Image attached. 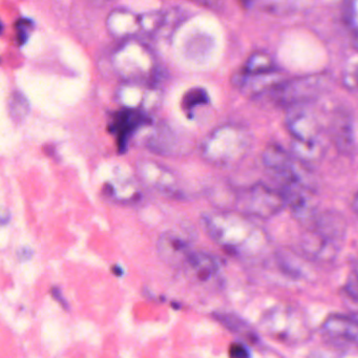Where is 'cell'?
I'll return each instance as SVG.
<instances>
[{"label": "cell", "mask_w": 358, "mask_h": 358, "mask_svg": "<svg viewBox=\"0 0 358 358\" xmlns=\"http://www.w3.org/2000/svg\"><path fill=\"white\" fill-rule=\"evenodd\" d=\"M203 223L209 236L234 257H257L269 247L265 229L241 211L209 213L203 217Z\"/></svg>", "instance_id": "6da1fadb"}, {"label": "cell", "mask_w": 358, "mask_h": 358, "mask_svg": "<svg viewBox=\"0 0 358 358\" xmlns=\"http://www.w3.org/2000/svg\"><path fill=\"white\" fill-rule=\"evenodd\" d=\"M347 231V221L341 213L334 210L318 213L301 236V252L310 261L331 263L341 253Z\"/></svg>", "instance_id": "7a4b0ae2"}, {"label": "cell", "mask_w": 358, "mask_h": 358, "mask_svg": "<svg viewBox=\"0 0 358 358\" xmlns=\"http://www.w3.org/2000/svg\"><path fill=\"white\" fill-rule=\"evenodd\" d=\"M287 131L292 137V154L308 164L322 158V124L313 108V102L296 104L287 108L285 118Z\"/></svg>", "instance_id": "3957f363"}, {"label": "cell", "mask_w": 358, "mask_h": 358, "mask_svg": "<svg viewBox=\"0 0 358 358\" xmlns=\"http://www.w3.org/2000/svg\"><path fill=\"white\" fill-rule=\"evenodd\" d=\"M252 145L248 129L228 123L213 129L203 141V158L217 167H231L242 162Z\"/></svg>", "instance_id": "277c9868"}, {"label": "cell", "mask_w": 358, "mask_h": 358, "mask_svg": "<svg viewBox=\"0 0 358 358\" xmlns=\"http://www.w3.org/2000/svg\"><path fill=\"white\" fill-rule=\"evenodd\" d=\"M113 68L123 81L155 83L158 73L156 55L137 38L124 41L113 54Z\"/></svg>", "instance_id": "5b68a950"}, {"label": "cell", "mask_w": 358, "mask_h": 358, "mask_svg": "<svg viewBox=\"0 0 358 358\" xmlns=\"http://www.w3.org/2000/svg\"><path fill=\"white\" fill-rule=\"evenodd\" d=\"M261 328L275 341L288 345L305 343L311 336V329L305 314L288 305L274 306L262 316Z\"/></svg>", "instance_id": "8992f818"}, {"label": "cell", "mask_w": 358, "mask_h": 358, "mask_svg": "<svg viewBox=\"0 0 358 358\" xmlns=\"http://www.w3.org/2000/svg\"><path fill=\"white\" fill-rule=\"evenodd\" d=\"M330 85V78L326 75H308L293 79H284L268 96L275 106L288 108L292 106L314 102Z\"/></svg>", "instance_id": "52a82bcc"}, {"label": "cell", "mask_w": 358, "mask_h": 358, "mask_svg": "<svg viewBox=\"0 0 358 358\" xmlns=\"http://www.w3.org/2000/svg\"><path fill=\"white\" fill-rule=\"evenodd\" d=\"M238 205L241 213L262 220L271 219L287 207L280 188L263 182H257L242 190L238 196Z\"/></svg>", "instance_id": "ba28073f"}, {"label": "cell", "mask_w": 358, "mask_h": 358, "mask_svg": "<svg viewBox=\"0 0 358 358\" xmlns=\"http://www.w3.org/2000/svg\"><path fill=\"white\" fill-rule=\"evenodd\" d=\"M117 96L123 108L146 114L157 110L162 101V92L155 83L123 81Z\"/></svg>", "instance_id": "9c48e42d"}, {"label": "cell", "mask_w": 358, "mask_h": 358, "mask_svg": "<svg viewBox=\"0 0 358 358\" xmlns=\"http://www.w3.org/2000/svg\"><path fill=\"white\" fill-rule=\"evenodd\" d=\"M322 334L333 347L358 352V318L331 314L322 322Z\"/></svg>", "instance_id": "30bf717a"}, {"label": "cell", "mask_w": 358, "mask_h": 358, "mask_svg": "<svg viewBox=\"0 0 358 358\" xmlns=\"http://www.w3.org/2000/svg\"><path fill=\"white\" fill-rule=\"evenodd\" d=\"M194 234L186 228L171 229L162 234L159 238L158 253L161 259L169 265L185 266L188 257L192 255Z\"/></svg>", "instance_id": "8fae6325"}, {"label": "cell", "mask_w": 358, "mask_h": 358, "mask_svg": "<svg viewBox=\"0 0 358 358\" xmlns=\"http://www.w3.org/2000/svg\"><path fill=\"white\" fill-rule=\"evenodd\" d=\"M330 138L335 148L341 154L349 156L355 148V134L351 114L338 108L333 113L330 120Z\"/></svg>", "instance_id": "7c38bea8"}, {"label": "cell", "mask_w": 358, "mask_h": 358, "mask_svg": "<svg viewBox=\"0 0 358 358\" xmlns=\"http://www.w3.org/2000/svg\"><path fill=\"white\" fill-rule=\"evenodd\" d=\"M148 122L150 118L146 113L127 108L117 113L110 129L112 133L117 134L119 152H124L131 135Z\"/></svg>", "instance_id": "4fadbf2b"}, {"label": "cell", "mask_w": 358, "mask_h": 358, "mask_svg": "<svg viewBox=\"0 0 358 358\" xmlns=\"http://www.w3.org/2000/svg\"><path fill=\"white\" fill-rule=\"evenodd\" d=\"M106 29L113 37L122 41L136 38L142 33L140 16L124 8L113 10L108 14Z\"/></svg>", "instance_id": "5bb4252c"}, {"label": "cell", "mask_w": 358, "mask_h": 358, "mask_svg": "<svg viewBox=\"0 0 358 358\" xmlns=\"http://www.w3.org/2000/svg\"><path fill=\"white\" fill-rule=\"evenodd\" d=\"M138 173L145 183L163 192H175L177 178L169 169L152 161L138 164Z\"/></svg>", "instance_id": "9a60e30c"}, {"label": "cell", "mask_w": 358, "mask_h": 358, "mask_svg": "<svg viewBox=\"0 0 358 358\" xmlns=\"http://www.w3.org/2000/svg\"><path fill=\"white\" fill-rule=\"evenodd\" d=\"M148 146L156 154L164 156H176L185 148V143L181 136L166 127H159L154 136L150 138Z\"/></svg>", "instance_id": "2e32d148"}, {"label": "cell", "mask_w": 358, "mask_h": 358, "mask_svg": "<svg viewBox=\"0 0 358 358\" xmlns=\"http://www.w3.org/2000/svg\"><path fill=\"white\" fill-rule=\"evenodd\" d=\"M185 265L201 282H209L220 270L219 261L215 257L200 251H192Z\"/></svg>", "instance_id": "e0dca14e"}, {"label": "cell", "mask_w": 358, "mask_h": 358, "mask_svg": "<svg viewBox=\"0 0 358 358\" xmlns=\"http://www.w3.org/2000/svg\"><path fill=\"white\" fill-rule=\"evenodd\" d=\"M240 72L248 76H265L280 72V69L269 53L259 51L249 56Z\"/></svg>", "instance_id": "ac0fdd59"}, {"label": "cell", "mask_w": 358, "mask_h": 358, "mask_svg": "<svg viewBox=\"0 0 358 358\" xmlns=\"http://www.w3.org/2000/svg\"><path fill=\"white\" fill-rule=\"evenodd\" d=\"M215 317L228 330L231 331L234 334L238 335L242 338L246 339L249 343H255L259 341L257 333L244 320L238 317V316L229 313H215Z\"/></svg>", "instance_id": "d6986e66"}, {"label": "cell", "mask_w": 358, "mask_h": 358, "mask_svg": "<svg viewBox=\"0 0 358 358\" xmlns=\"http://www.w3.org/2000/svg\"><path fill=\"white\" fill-rule=\"evenodd\" d=\"M141 32L148 36L163 34L166 24V11H150L140 15Z\"/></svg>", "instance_id": "ffe728a7"}, {"label": "cell", "mask_w": 358, "mask_h": 358, "mask_svg": "<svg viewBox=\"0 0 358 358\" xmlns=\"http://www.w3.org/2000/svg\"><path fill=\"white\" fill-rule=\"evenodd\" d=\"M341 299L349 311L358 313V270L348 275L341 288Z\"/></svg>", "instance_id": "44dd1931"}, {"label": "cell", "mask_w": 358, "mask_h": 358, "mask_svg": "<svg viewBox=\"0 0 358 358\" xmlns=\"http://www.w3.org/2000/svg\"><path fill=\"white\" fill-rule=\"evenodd\" d=\"M209 102V97L203 89H192L184 96L183 108L187 113H192L194 108L204 106Z\"/></svg>", "instance_id": "7402d4cb"}, {"label": "cell", "mask_w": 358, "mask_h": 358, "mask_svg": "<svg viewBox=\"0 0 358 358\" xmlns=\"http://www.w3.org/2000/svg\"><path fill=\"white\" fill-rule=\"evenodd\" d=\"M343 83L348 90H358V58L357 60H351L345 66L343 70Z\"/></svg>", "instance_id": "603a6c76"}, {"label": "cell", "mask_w": 358, "mask_h": 358, "mask_svg": "<svg viewBox=\"0 0 358 358\" xmlns=\"http://www.w3.org/2000/svg\"><path fill=\"white\" fill-rule=\"evenodd\" d=\"M10 110H11V116L14 120H22L29 113V104L26 98L20 94H16L13 99L11 100Z\"/></svg>", "instance_id": "cb8c5ba5"}, {"label": "cell", "mask_w": 358, "mask_h": 358, "mask_svg": "<svg viewBox=\"0 0 358 358\" xmlns=\"http://www.w3.org/2000/svg\"><path fill=\"white\" fill-rule=\"evenodd\" d=\"M347 17L352 33L358 39V0H350Z\"/></svg>", "instance_id": "d4e9b609"}, {"label": "cell", "mask_w": 358, "mask_h": 358, "mask_svg": "<svg viewBox=\"0 0 358 358\" xmlns=\"http://www.w3.org/2000/svg\"><path fill=\"white\" fill-rule=\"evenodd\" d=\"M229 355L232 357H248L250 353L244 343H236L230 345Z\"/></svg>", "instance_id": "484cf974"}, {"label": "cell", "mask_w": 358, "mask_h": 358, "mask_svg": "<svg viewBox=\"0 0 358 358\" xmlns=\"http://www.w3.org/2000/svg\"><path fill=\"white\" fill-rule=\"evenodd\" d=\"M17 255L18 259H20V261L26 262L33 257V250L32 249L29 248V247H22V248H20V250H18Z\"/></svg>", "instance_id": "4316f807"}, {"label": "cell", "mask_w": 358, "mask_h": 358, "mask_svg": "<svg viewBox=\"0 0 358 358\" xmlns=\"http://www.w3.org/2000/svg\"><path fill=\"white\" fill-rule=\"evenodd\" d=\"M52 294H53V296L55 297L56 301H59L60 305H62V307L64 308V309H68V303H66V301H64V296H62V291H60L59 289H52Z\"/></svg>", "instance_id": "83f0119b"}, {"label": "cell", "mask_w": 358, "mask_h": 358, "mask_svg": "<svg viewBox=\"0 0 358 358\" xmlns=\"http://www.w3.org/2000/svg\"><path fill=\"white\" fill-rule=\"evenodd\" d=\"M194 3H200L205 7L213 8L219 3V0H192Z\"/></svg>", "instance_id": "f1b7e54d"}, {"label": "cell", "mask_w": 358, "mask_h": 358, "mask_svg": "<svg viewBox=\"0 0 358 358\" xmlns=\"http://www.w3.org/2000/svg\"><path fill=\"white\" fill-rule=\"evenodd\" d=\"M352 208H353L354 213H355L358 217V192L354 194L353 200H352Z\"/></svg>", "instance_id": "f546056e"}, {"label": "cell", "mask_w": 358, "mask_h": 358, "mask_svg": "<svg viewBox=\"0 0 358 358\" xmlns=\"http://www.w3.org/2000/svg\"><path fill=\"white\" fill-rule=\"evenodd\" d=\"M112 271L114 272L115 275L121 276L123 275V269L120 267V266H115L113 267Z\"/></svg>", "instance_id": "4dcf8cb0"}, {"label": "cell", "mask_w": 358, "mask_h": 358, "mask_svg": "<svg viewBox=\"0 0 358 358\" xmlns=\"http://www.w3.org/2000/svg\"><path fill=\"white\" fill-rule=\"evenodd\" d=\"M94 3H98L99 5H103V3H108V0H93Z\"/></svg>", "instance_id": "1f68e13d"}, {"label": "cell", "mask_w": 358, "mask_h": 358, "mask_svg": "<svg viewBox=\"0 0 358 358\" xmlns=\"http://www.w3.org/2000/svg\"><path fill=\"white\" fill-rule=\"evenodd\" d=\"M358 270V269H357Z\"/></svg>", "instance_id": "d6a6232c"}]
</instances>
